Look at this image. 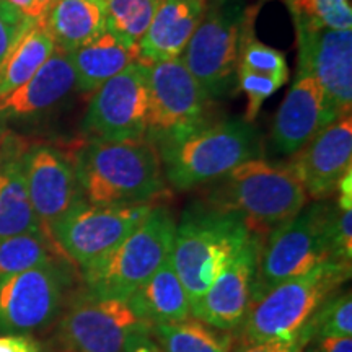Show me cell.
Returning a JSON list of instances; mask_svg holds the SVG:
<instances>
[{
  "mask_svg": "<svg viewBox=\"0 0 352 352\" xmlns=\"http://www.w3.org/2000/svg\"><path fill=\"white\" fill-rule=\"evenodd\" d=\"M264 236L252 233L250 240L223 267L208 292L191 308V315L215 329L239 334L253 298L254 274Z\"/></svg>",
  "mask_w": 352,
  "mask_h": 352,
  "instance_id": "cell-16",
  "label": "cell"
},
{
  "mask_svg": "<svg viewBox=\"0 0 352 352\" xmlns=\"http://www.w3.org/2000/svg\"><path fill=\"white\" fill-rule=\"evenodd\" d=\"M162 168L178 191H189L227 175L243 162L259 158L261 140L253 122L210 121L186 134L155 144Z\"/></svg>",
  "mask_w": 352,
  "mask_h": 352,
  "instance_id": "cell-3",
  "label": "cell"
},
{
  "mask_svg": "<svg viewBox=\"0 0 352 352\" xmlns=\"http://www.w3.org/2000/svg\"><path fill=\"white\" fill-rule=\"evenodd\" d=\"M297 74L320 83L327 107L340 120L352 108V30H310L296 26Z\"/></svg>",
  "mask_w": 352,
  "mask_h": 352,
  "instance_id": "cell-14",
  "label": "cell"
},
{
  "mask_svg": "<svg viewBox=\"0 0 352 352\" xmlns=\"http://www.w3.org/2000/svg\"><path fill=\"white\" fill-rule=\"evenodd\" d=\"M334 241L338 256L341 261L351 263L352 259V209L336 210L334 217Z\"/></svg>",
  "mask_w": 352,
  "mask_h": 352,
  "instance_id": "cell-35",
  "label": "cell"
},
{
  "mask_svg": "<svg viewBox=\"0 0 352 352\" xmlns=\"http://www.w3.org/2000/svg\"><path fill=\"white\" fill-rule=\"evenodd\" d=\"M131 310L151 327L183 321L191 315V303L168 258L127 298Z\"/></svg>",
  "mask_w": 352,
  "mask_h": 352,
  "instance_id": "cell-23",
  "label": "cell"
},
{
  "mask_svg": "<svg viewBox=\"0 0 352 352\" xmlns=\"http://www.w3.org/2000/svg\"><path fill=\"white\" fill-rule=\"evenodd\" d=\"M314 338V329L310 324L300 334L292 338H274L259 342H239L232 352H303Z\"/></svg>",
  "mask_w": 352,
  "mask_h": 352,
  "instance_id": "cell-34",
  "label": "cell"
},
{
  "mask_svg": "<svg viewBox=\"0 0 352 352\" xmlns=\"http://www.w3.org/2000/svg\"><path fill=\"white\" fill-rule=\"evenodd\" d=\"M351 277V263L328 261L274 285L250 305L236 341L259 342L300 334L320 307Z\"/></svg>",
  "mask_w": 352,
  "mask_h": 352,
  "instance_id": "cell-7",
  "label": "cell"
},
{
  "mask_svg": "<svg viewBox=\"0 0 352 352\" xmlns=\"http://www.w3.org/2000/svg\"><path fill=\"white\" fill-rule=\"evenodd\" d=\"M2 2L10 3V6L19 8L20 12H23L26 16L36 20L34 19V0H2Z\"/></svg>",
  "mask_w": 352,
  "mask_h": 352,
  "instance_id": "cell-39",
  "label": "cell"
},
{
  "mask_svg": "<svg viewBox=\"0 0 352 352\" xmlns=\"http://www.w3.org/2000/svg\"><path fill=\"white\" fill-rule=\"evenodd\" d=\"M34 23L19 8L0 0V64L19 41V38Z\"/></svg>",
  "mask_w": 352,
  "mask_h": 352,
  "instance_id": "cell-33",
  "label": "cell"
},
{
  "mask_svg": "<svg viewBox=\"0 0 352 352\" xmlns=\"http://www.w3.org/2000/svg\"><path fill=\"white\" fill-rule=\"evenodd\" d=\"M152 336L164 352H232L236 334L220 331L196 316L152 327Z\"/></svg>",
  "mask_w": 352,
  "mask_h": 352,
  "instance_id": "cell-26",
  "label": "cell"
},
{
  "mask_svg": "<svg viewBox=\"0 0 352 352\" xmlns=\"http://www.w3.org/2000/svg\"><path fill=\"white\" fill-rule=\"evenodd\" d=\"M176 220L164 202L108 253L82 267L83 289L98 297L127 300L170 258Z\"/></svg>",
  "mask_w": 352,
  "mask_h": 352,
  "instance_id": "cell-6",
  "label": "cell"
},
{
  "mask_svg": "<svg viewBox=\"0 0 352 352\" xmlns=\"http://www.w3.org/2000/svg\"><path fill=\"white\" fill-rule=\"evenodd\" d=\"M124 352H164L158 342L153 340L152 329H142L138 331L127 342Z\"/></svg>",
  "mask_w": 352,
  "mask_h": 352,
  "instance_id": "cell-38",
  "label": "cell"
},
{
  "mask_svg": "<svg viewBox=\"0 0 352 352\" xmlns=\"http://www.w3.org/2000/svg\"><path fill=\"white\" fill-rule=\"evenodd\" d=\"M209 184L202 204L240 215L261 236L296 217L310 201L289 165L263 158L243 162Z\"/></svg>",
  "mask_w": 352,
  "mask_h": 352,
  "instance_id": "cell-2",
  "label": "cell"
},
{
  "mask_svg": "<svg viewBox=\"0 0 352 352\" xmlns=\"http://www.w3.org/2000/svg\"><path fill=\"white\" fill-rule=\"evenodd\" d=\"M336 120L327 107L320 83L308 74H297L276 113L271 131L272 148L280 155H294Z\"/></svg>",
  "mask_w": 352,
  "mask_h": 352,
  "instance_id": "cell-18",
  "label": "cell"
},
{
  "mask_svg": "<svg viewBox=\"0 0 352 352\" xmlns=\"http://www.w3.org/2000/svg\"><path fill=\"white\" fill-rule=\"evenodd\" d=\"M287 165L302 183L308 199H331L341 176L352 168L351 114H344L320 131L294 153Z\"/></svg>",
  "mask_w": 352,
  "mask_h": 352,
  "instance_id": "cell-17",
  "label": "cell"
},
{
  "mask_svg": "<svg viewBox=\"0 0 352 352\" xmlns=\"http://www.w3.org/2000/svg\"><path fill=\"white\" fill-rule=\"evenodd\" d=\"M284 2H285V0H284Z\"/></svg>",
  "mask_w": 352,
  "mask_h": 352,
  "instance_id": "cell-42",
  "label": "cell"
},
{
  "mask_svg": "<svg viewBox=\"0 0 352 352\" xmlns=\"http://www.w3.org/2000/svg\"><path fill=\"white\" fill-rule=\"evenodd\" d=\"M21 153L16 140H0V240L43 232L26 191Z\"/></svg>",
  "mask_w": 352,
  "mask_h": 352,
  "instance_id": "cell-22",
  "label": "cell"
},
{
  "mask_svg": "<svg viewBox=\"0 0 352 352\" xmlns=\"http://www.w3.org/2000/svg\"><path fill=\"white\" fill-rule=\"evenodd\" d=\"M59 252L60 250L57 248L54 240L44 232H26L2 239L0 240V277L54 261Z\"/></svg>",
  "mask_w": 352,
  "mask_h": 352,
  "instance_id": "cell-27",
  "label": "cell"
},
{
  "mask_svg": "<svg viewBox=\"0 0 352 352\" xmlns=\"http://www.w3.org/2000/svg\"><path fill=\"white\" fill-rule=\"evenodd\" d=\"M57 340L65 352H124L138 331L152 329L127 300L98 297L85 289L67 297Z\"/></svg>",
  "mask_w": 352,
  "mask_h": 352,
  "instance_id": "cell-10",
  "label": "cell"
},
{
  "mask_svg": "<svg viewBox=\"0 0 352 352\" xmlns=\"http://www.w3.org/2000/svg\"><path fill=\"white\" fill-rule=\"evenodd\" d=\"M314 338L324 336H351L352 334V296L351 290H338L333 294L314 320L310 321Z\"/></svg>",
  "mask_w": 352,
  "mask_h": 352,
  "instance_id": "cell-31",
  "label": "cell"
},
{
  "mask_svg": "<svg viewBox=\"0 0 352 352\" xmlns=\"http://www.w3.org/2000/svg\"><path fill=\"white\" fill-rule=\"evenodd\" d=\"M236 80H239L240 90H243L246 96H248V104H246L243 121L253 122L256 120L264 101L270 98L271 95H274L280 85L274 78L253 72V70L241 67V65L236 67Z\"/></svg>",
  "mask_w": 352,
  "mask_h": 352,
  "instance_id": "cell-32",
  "label": "cell"
},
{
  "mask_svg": "<svg viewBox=\"0 0 352 352\" xmlns=\"http://www.w3.org/2000/svg\"><path fill=\"white\" fill-rule=\"evenodd\" d=\"M153 206H98L80 199L52 223L50 235L64 256L74 259L82 270L126 239Z\"/></svg>",
  "mask_w": 352,
  "mask_h": 352,
  "instance_id": "cell-11",
  "label": "cell"
},
{
  "mask_svg": "<svg viewBox=\"0 0 352 352\" xmlns=\"http://www.w3.org/2000/svg\"><path fill=\"white\" fill-rule=\"evenodd\" d=\"M208 6L209 0H162L139 43V64L151 65L182 57Z\"/></svg>",
  "mask_w": 352,
  "mask_h": 352,
  "instance_id": "cell-19",
  "label": "cell"
},
{
  "mask_svg": "<svg viewBox=\"0 0 352 352\" xmlns=\"http://www.w3.org/2000/svg\"><path fill=\"white\" fill-rule=\"evenodd\" d=\"M294 25L318 30H352V0H285Z\"/></svg>",
  "mask_w": 352,
  "mask_h": 352,
  "instance_id": "cell-29",
  "label": "cell"
},
{
  "mask_svg": "<svg viewBox=\"0 0 352 352\" xmlns=\"http://www.w3.org/2000/svg\"><path fill=\"white\" fill-rule=\"evenodd\" d=\"M82 127L91 139H144L147 134V67L135 63L104 82L91 96Z\"/></svg>",
  "mask_w": 352,
  "mask_h": 352,
  "instance_id": "cell-13",
  "label": "cell"
},
{
  "mask_svg": "<svg viewBox=\"0 0 352 352\" xmlns=\"http://www.w3.org/2000/svg\"><path fill=\"white\" fill-rule=\"evenodd\" d=\"M69 59L76 74L77 90L83 95H94L109 78L139 63V44L122 41L104 30L90 41L69 51Z\"/></svg>",
  "mask_w": 352,
  "mask_h": 352,
  "instance_id": "cell-21",
  "label": "cell"
},
{
  "mask_svg": "<svg viewBox=\"0 0 352 352\" xmlns=\"http://www.w3.org/2000/svg\"><path fill=\"white\" fill-rule=\"evenodd\" d=\"M21 170L39 226L50 235L52 223L83 199L74 162L59 148L38 144L21 153Z\"/></svg>",
  "mask_w": 352,
  "mask_h": 352,
  "instance_id": "cell-15",
  "label": "cell"
},
{
  "mask_svg": "<svg viewBox=\"0 0 352 352\" xmlns=\"http://www.w3.org/2000/svg\"><path fill=\"white\" fill-rule=\"evenodd\" d=\"M56 50L43 20H34L0 64V101L32 78Z\"/></svg>",
  "mask_w": 352,
  "mask_h": 352,
  "instance_id": "cell-25",
  "label": "cell"
},
{
  "mask_svg": "<svg viewBox=\"0 0 352 352\" xmlns=\"http://www.w3.org/2000/svg\"><path fill=\"white\" fill-rule=\"evenodd\" d=\"M57 0H34V19L39 20L46 15V12L54 6Z\"/></svg>",
  "mask_w": 352,
  "mask_h": 352,
  "instance_id": "cell-40",
  "label": "cell"
},
{
  "mask_svg": "<svg viewBox=\"0 0 352 352\" xmlns=\"http://www.w3.org/2000/svg\"><path fill=\"white\" fill-rule=\"evenodd\" d=\"M70 276L57 259L0 277V331L30 333L59 318Z\"/></svg>",
  "mask_w": 352,
  "mask_h": 352,
  "instance_id": "cell-12",
  "label": "cell"
},
{
  "mask_svg": "<svg viewBox=\"0 0 352 352\" xmlns=\"http://www.w3.org/2000/svg\"><path fill=\"white\" fill-rule=\"evenodd\" d=\"M252 233L240 215L220 212L202 202L184 210L179 223H176L170 259L191 308L208 292Z\"/></svg>",
  "mask_w": 352,
  "mask_h": 352,
  "instance_id": "cell-4",
  "label": "cell"
},
{
  "mask_svg": "<svg viewBox=\"0 0 352 352\" xmlns=\"http://www.w3.org/2000/svg\"><path fill=\"white\" fill-rule=\"evenodd\" d=\"M0 352H41V346L28 334L8 333L0 336Z\"/></svg>",
  "mask_w": 352,
  "mask_h": 352,
  "instance_id": "cell-36",
  "label": "cell"
},
{
  "mask_svg": "<svg viewBox=\"0 0 352 352\" xmlns=\"http://www.w3.org/2000/svg\"><path fill=\"white\" fill-rule=\"evenodd\" d=\"M147 67V134L153 144L186 134L212 120V98L182 57Z\"/></svg>",
  "mask_w": 352,
  "mask_h": 352,
  "instance_id": "cell-9",
  "label": "cell"
},
{
  "mask_svg": "<svg viewBox=\"0 0 352 352\" xmlns=\"http://www.w3.org/2000/svg\"><path fill=\"white\" fill-rule=\"evenodd\" d=\"M162 0H104V26L122 41L139 44Z\"/></svg>",
  "mask_w": 352,
  "mask_h": 352,
  "instance_id": "cell-28",
  "label": "cell"
},
{
  "mask_svg": "<svg viewBox=\"0 0 352 352\" xmlns=\"http://www.w3.org/2000/svg\"><path fill=\"white\" fill-rule=\"evenodd\" d=\"M336 210V201H314L267 233L259 250L252 303L277 284L307 274L323 263L341 261L334 241Z\"/></svg>",
  "mask_w": 352,
  "mask_h": 352,
  "instance_id": "cell-5",
  "label": "cell"
},
{
  "mask_svg": "<svg viewBox=\"0 0 352 352\" xmlns=\"http://www.w3.org/2000/svg\"><path fill=\"white\" fill-rule=\"evenodd\" d=\"M41 20L56 46L69 52L107 30L104 0H57Z\"/></svg>",
  "mask_w": 352,
  "mask_h": 352,
  "instance_id": "cell-24",
  "label": "cell"
},
{
  "mask_svg": "<svg viewBox=\"0 0 352 352\" xmlns=\"http://www.w3.org/2000/svg\"><path fill=\"white\" fill-rule=\"evenodd\" d=\"M239 65L274 78L280 87L289 80V67L285 56L274 47L258 41L254 38L253 30L246 32L245 36L241 38Z\"/></svg>",
  "mask_w": 352,
  "mask_h": 352,
  "instance_id": "cell-30",
  "label": "cell"
},
{
  "mask_svg": "<svg viewBox=\"0 0 352 352\" xmlns=\"http://www.w3.org/2000/svg\"><path fill=\"white\" fill-rule=\"evenodd\" d=\"M74 166L83 199L90 204H157L170 196L160 155L147 138H90L77 151Z\"/></svg>",
  "mask_w": 352,
  "mask_h": 352,
  "instance_id": "cell-1",
  "label": "cell"
},
{
  "mask_svg": "<svg viewBox=\"0 0 352 352\" xmlns=\"http://www.w3.org/2000/svg\"><path fill=\"white\" fill-rule=\"evenodd\" d=\"M303 352H315V351L311 349V347H308V349H307V351H303Z\"/></svg>",
  "mask_w": 352,
  "mask_h": 352,
  "instance_id": "cell-41",
  "label": "cell"
},
{
  "mask_svg": "<svg viewBox=\"0 0 352 352\" xmlns=\"http://www.w3.org/2000/svg\"><path fill=\"white\" fill-rule=\"evenodd\" d=\"M308 344L315 352H352L351 336L311 338Z\"/></svg>",
  "mask_w": 352,
  "mask_h": 352,
  "instance_id": "cell-37",
  "label": "cell"
},
{
  "mask_svg": "<svg viewBox=\"0 0 352 352\" xmlns=\"http://www.w3.org/2000/svg\"><path fill=\"white\" fill-rule=\"evenodd\" d=\"M258 8L240 0H209L184 47L183 64L212 100L227 95L235 82L241 38L253 30Z\"/></svg>",
  "mask_w": 352,
  "mask_h": 352,
  "instance_id": "cell-8",
  "label": "cell"
},
{
  "mask_svg": "<svg viewBox=\"0 0 352 352\" xmlns=\"http://www.w3.org/2000/svg\"><path fill=\"white\" fill-rule=\"evenodd\" d=\"M76 88L69 52L56 46L50 59L28 82L0 101V118H28L54 108Z\"/></svg>",
  "mask_w": 352,
  "mask_h": 352,
  "instance_id": "cell-20",
  "label": "cell"
}]
</instances>
